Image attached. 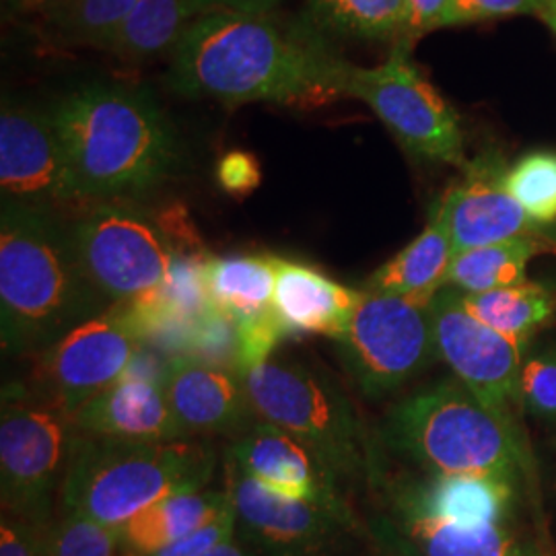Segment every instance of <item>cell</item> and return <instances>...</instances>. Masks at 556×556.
Masks as SVG:
<instances>
[{
  "instance_id": "ab89813d",
  "label": "cell",
  "mask_w": 556,
  "mask_h": 556,
  "mask_svg": "<svg viewBox=\"0 0 556 556\" xmlns=\"http://www.w3.org/2000/svg\"><path fill=\"white\" fill-rule=\"evenodd\" d=\"M371 536L376 540L374 556H422L417 548L400 534L390 517H379L371 523Z\"/></svg>"
},
{
  "instance_id": "7a4b0ae2",
  "label": "cell",
  "mask_w": 556,
  "mask_h": 556,
  "mask_svg": "<svg viewBox=\"0 0 556 556\" xmlns=\"http://www.w3.org/2000/svg\"><path fill=\"white\" fill-rule=\"evenodd\" d=\"M79 200L147 194L176 174L174 124L149 93L122 85H85L52 110Z\"/></svg>"
},
{
  "instance_id": "277c9868",
  "label": "cell",
  "mask_w": 556,
  "mask_h": 556,
  "mask_svg": "<svg viewBox=\"0 0 556 556\" xmlns=\"http://www.w3.org/2000/svg\"><path fill=\"white\" fill-rule=\"evenodd\" d=\"M217 454L199 441L80 435L60 484L62 509L118 530L163 498L204 491Z\"/></svg>"
},
{
  "instance_id": "7c38bea8",
  "label": "cell",
  "mask_w": 556,
  "mask_h": 556,
  "mask_svg": "<svg viewBox=\"0 0 556 556\" xmlns=\"http://www.w3.org/2000/svg\"><path fill=\"white\" fill-rule=\"evenodd\" d=\"M429 314L438 357L484 406L511 417L509 408L519 404L523 346L475 318L462 305L456 289H441Z\"/></svg>"
},
{
  "instance_id": "1f68e13d",
  "label": "cell",
  "mask_w": 556,
  "mask_h": 556,
  "mask_svg": "<svg viewBox=\"0 0 556 556\" xmlns=\"http://www.w3.org/2000/svg\"><path fill=\"white\" fill-rule=\"evenodd\" d=\"M519 406L530 417L556 422V344L523 358L519 376Z\"/></svg>"
},
{
  "instance_id": "3957f363",
  "label": "cell",
  "mask_w": 556,
  "mask_h": 556,
  "mask_svg": "<svg viewBox=\"0 0 556 556\" xmlns=\"http://www.w3.org/2000/svg\"><path fill=\"white\" fill-rule=\"evenodd\" d=\"M100 291L80 268L71 227L54 211L2 200L0 340L7 355L48 349L101 314Z\"/></svg>"
},
{
  "instance_id": "74e56055",
  "label": "cell",
  "mask_w": 556,
  "mask_h": 556,
  "mask_svg": "<svg viewBox=\"0 0 556 556\" xmlns=\"http://www.w3.org/2000/svg\"><path fill=\"white\" fill-rule=\"evenodd\" d=\"M260 165L256 157L243 151L227 153L217 165V181L231 197H245L260 186Z\"/></svg>"
},
{
  "instance_id": "d4e9b609",
  "label": "cell",
  "mask_w": 556,
  "mask_h": 556,
  "mask_svg": "<svg viewBox=\"0 0 556 556\" xmlns=\"http://www.w3.org/2000/svg\"><path fill=\"white\" fill-rule=\"evenodd\" d=\"M542 252H556L555 243L538 238H516L459 252L452 260L445 287L459 293H486L526 282L530 260Z\"/></svg>"
},
{
  "instance_id": "ac0fdd59",
  "label": "cell",
  "mask_w": 556,
  "mask_h": 556,
  "mask_svg": "<svg viewBox=\"0 0 556 556\" xmlns=\"http://www.w3.org/2000/svg\"><path fill=\"white\" fill-rule=\"evenodd\" d=\"M519 484L477 475H431L427 480L400 484L392 511H408L454 526L501 523L519 511Z\"/></svg>"
},
{
  "instance_id": "52a82bcc",
  "label": "cell",
  "mask_w": 556,
  "mask_h": 556,
  "mask_svg": "<svg viewBox=\"0 0 556 556\" xmlns=\"http://www.w3.org/2000/svg\"><path fill=\"white\" fill-rule=\"evenodd\" d=\"M83 433L56 397L17 383L2 390L0 497L2 511L50 519L52 497L64 480Z\"/></svg>"
},
{
  "instance_id": "ee69618b",
  "label": "cell",
  "mask_w": 556,
  "mask_h": 556,
  "mask_svg": "<svg viewBox=\"0 0 556 556\" xmlns=\"http://www.w3.org/2000/svg\"><path fill=\"white\" fill-rule=\"evenodd\" d=\"M542 21L553 29L556 34V15H548V17H542Z\"/></svg>"
},
{
  "instance_id": "8d00e7d4",
  "label": "cell",
  "mask_w": 556,
  "mask_h": 556,
  "mask_svg": "<svg viewBox=\"0 0 556 556\" xmlns=\"http://www.w3.org/2000/svg\"><path fill=\"white\" fill-rule=\"evenodd\" d=\"M236 536H238V519H236V509L231 501V507L225 514H220L215 521L149 556H197Z\"/></svg>"
},
{
  "instance_id": "60d3db41",
  "label": "cell",
  "mask_w": 556,
  "mask_h": 556,
  "mask_svg": "<svg viewBox=\"0 0 556 556\" xmlns=\"http://www.w3.org/2000/svg\"><path fill=\"white\" fill-rule=\"evenodd\" d=\"M200 17L217 11H227V13H248V15H264L273 7H277L280 0H190Z\"/></svg>"
},
{
  "instance_id": "d590c367",
  "label": "cell",
  "mask_w": 556,
  "mask_h": 556,
  "mask_svg": "<svg viewBox=\"0 0 556 556\" xmlns=\"http://www.w3.org/2000/svg\"><path fill=\"white\" fill-rule=\"evenodd\" d=\"M50 523L52 519H36L2 511L0 556H41Z\"/></svg>"
},
{
  "instance_id": "9a60e30c",
  "label": "cell",
  "mask_w": 556,
  "mask_h": 556,
  "mask_svg": "<svg viewBox=\"0 0 556 556\" xmlns=\"http://www.w3.org/2000/svg\"><path fill=\"white\" fill-rule=\"evenodd\" d=\"M505 172L503 157L486 151L466 165L464 178L435 204V211L447 225L454 256L516 238L544 239L556 245L555 227H542L530 219L507 192Z\"/></svg>"
},
{
  "instance_id": "44dd1931",
  "label": "cell",
  "mask_w": 556,
  "mask_h": 556,
  "mask_svg": "<svg viewBox=\"0 0 556 556\" xmlns=\"http://www.w3.org/2000/svg\"><path fill=\"white\" fill-rule=\"evenodd\" d=\"M390 519L422 556H553L544 536L519 516L466 528L408 511H394Z\"/></svg>"
},
{
  "instance_id": "2e32d148",
  "label": "cell",
  "mask_w": 556,
  "mask_h": 556,
  "mask_svg": "<svg viewBox=\"0 0 556 556\" xmlns=\"http://www.w3.org/2000/svg\"><path fill=\"white\" fill-rule=\"evenodd\" d=\"M239 472L280 497L328 507L355 517L338 491L334 475L307 445L275 425L260 420L231 445L229 459Z\"/></svg>"
},
{
  "instance_id": "836d02e7",
  "label": "cell",
  "mask_w": 556,
  "mask_h": 556,
  "mask_svg": "<svg viewBox=\"0 0 556 556\" xmlns=\"http://www.w3.org/2000/svg\"><path fill=\"white\" fill-rule=\"evenodd\" d=\"M238 324V374L245 376L258 369L277 349L278 342L289 337V330L275 312V307L258 318L243 319Z\"/></svg>"
},
{
  "instance_id": "9c48e42d",
  "label": "cell",
  "mask_w": 556,
  "mask_h": 556,
  "mask_svg": "<svg viewBox=\"0 0 556 556\" xmlns=\"http://www.w3.org/2000/svg\"><path fill=\"white\" fill-rule=\"evenodd\" d=\"M71 238L87 280L116 305L160 287L174 256L157 219L119 200L96 202Z\"/></svg>"
},
{
  "instance_id": "f546056e",
  "label": "cell",
  "mask_w": 556,
  "mask_h": 556,
  "mask_svg": "<svg viewBox=\"0 0 556 556\" xmlns=\"http://www.w3.org/2000/svg\"><path fill=\"white\" fill-rule=\"evenodd\" d=\"M505 188L542 227L556 225V151H532L507 167Z\"/></svg>"
},
{
  "instance_id": "d6986e66",
  "label": "cell",
  "mask_w": 556,
  "mask_h": 556,
  "mask_svg": "<svg viewBox=\"0 0 556 556\" xmlns=\"http://www.w3.org/2000/svg\"><path fill=\"white\" fill-rule=\"evenodd\" d=\"M80 433L124 441L188 439L165 394V381L124 374L77 410Z\"/></svg>"
},
{
  "instance_id": "f1b7e54d",
  "label": "cell",
  "mask_w": 556,
  "mask_h": 556,
  "mask_svg": "<svg viewBox=\"0 0 556 556\" xmlns=\"http://www.w3.org/2000/svg\"><path fill=\"white\" fill-rule=\"evenodd\" d=\"M137 0H36L48 27L71 43L110 50Z\"/></svg>"
},
{
  "instance_id": "f6af8a7d",
  "label": "cell",
  "mask_w": 556,
  "mask_h": 556,
  "mask_svg": "<svg viewBox=\"0 0 556 556\" xmlns=\"http://www.w3.org/2000/svg\"><path fill=\"white\" fill-rule=\"evenodd\" d=\"M13 2H25V0H13Z\"/></svg>"
},
{
  "instance_id": "5b68a950",
  "label": "cell",
  "mask_w": 556,
  "mask_h": 556,
  "mask_svg": "<svg viewBox=\"0 0 556 556\" xmlns=\"http://www.w3.org/2000/svg\"><path fill=\"white\" fill-rule=\"evenodd\" d=\"M381 438L429 475H477L521 484L526 452L514 418L484 406L457 379H443L396 404Z\"/></svg>"
},
{
  "instance_id": "484cf974",
  "label": "cell",
  "mask_w": 556,
  "mask_h": 556,
  "mask_svg": "<svg viewBox=\"0 0 556 556\" xmlns=\"http://www.w3.org/2000/svg\"><path fill=\"white\" fill-rule=\"evenodd\" d=\"M459 299L475 318L523 349L556 314V299L551 289L530 280L486 293H459Z\"/></svg>"
},
{
  "instance_id": "4dcf8cb0",
  "label": "cell",
  "mask_w": 556,
  "mask_h": 556,
  "mask_svg": "<svg viewBox=\"0 0 556 556\" xmlns=\"http://www.w3.org/2000/svg\"><path fill=\"white\" fill-rule=\"evenodd\" d=\"M41 556H119L118 530L64 511L50 523Z\"/></svg>"
},
{
  "instance_id": "e575fe53",
  "label": "cell",
  "mask_w": 556,
  "mask_h": 556,
  "mask_svg": "<svg viewBox=\"0 0 556 556\" xmlns=\"http://www.w3.org/2000/svg\"><path fill=\"white\" fill-rule=\"evenodd\" d=\"M536 0H447L438 29L536 13Z\"/></svg>"
},
{
  "instance_id": "d6a6232c",
  "label": "cell",
  "mask_w": 556,
  "mask_h": 556,
  "mask_svg": "<svg viewBox=\"0 0 556 556\" xmlns=\"http://www.w3.org/2000/svg\"><path fill=\"white\" fill-rule=\"evenodd\" d=\"M188 355L238 374V324L211 309L197 321Z\"/></svg>"
},
{
  "instance_id": "8992f818",
  "label": "cell",
  "mask_w": 556,
  "mask_h": 556,
  "mask_svg": "<svg viewBox=\"0 0 556 556\" xmlns=\"http://www.w3.org/2000/svg\"><path fill=\"white\" fill-rule=\"evenodd\" d=\"M243 379L254 413L307 445L338 482L376 478L357 408L334 379L295 361H268Z\"/></svg>"
},
{
  "instance_id": "4fadbf2b",
  "label": "cell",
  "mask_w": 556,
  "mask_h": 556,
  "mask_svg": "<svg viewBox=\"0 0 556 556\" xmlns=\"http://www.w3.org/2000/svg\"><path fill=\"white\" fill-rule=\"evenodd\" d=\"M239 536L260 556H332L357 528L355 517L307 501L280 497L227 462Z\"/></svg>"
},
{
  "instance_id": "30bf717a",
  "label": "cell",
  "mask_w": 556,
  "mask_h": 556,
  "mask_svg": "<svg viewBox=\"0 0 556 556\" xmlns=\"http://www.w3.org/2000/svg\"><path fill=\"white\" fill-rule=\"evenodd\" d=\"M337 342L349 374L369 397L396 392L438 357L427 305L369 291L361 293Z\"/></svg>"
},
{
  "instance_id": "4316f807",
  "label": "cell",
  "mask_w": 556,
  "mask_h": 556,
  "mask_svg": "<svg viewBox=\"0 0 556 556\" xmlns=\"http://www.w3.org/2000/svg\"><path fill=\"white\" fill-rule=\"evenodd\" d=\"M190 0H137L110 50L126 59H149L176 50L188 27L199 20Z\"/></svg>"
},
{
  "instance_id": "5bb4252c",
  "label": "cell",
  "mask_w": 556,
  "mask_h": 556,
  "mask_svg": "<svg viewBox=\"0 0 556 556\" xmlns=\"http://www.w3.org/2000/svg\"><path fill=\"white\" fill-rule=\"evenodd\" d=\"M0 188L2 200L43 211L79 200L52 112L4 100L0 114Z\"/></svg>"
},
{
  "instance_id": "ba28073f",
  "label": "cell",
  "mask_w": 556,
  "mask_h": 556,
  "mask_svg": "<svg viewBox=\"0 0 556 556\" xmlns=\"http://www.w3.org/2000/svg\"><path fill=\"white\" fill-rule=\"evenodd\" d=\"M342 93L363 101L410 155L464 165V132L456 110L418 71L410 43L396 41L392 54L374 68L349 64Z\"/></svg>"
},
{
  "instance_id": "cb8c5ba5",
  "label": "cell",
  "mask_w": 556,
  "mask_h": 556,
  "mask_svg": "<svg viewBox=\"0 0 556 556\" xmlns=\"http://www.w3.org/2000/svg\"><path fill=\"white\" fill-rule=\"evenodd\" d=\"M204 282L211 305L223 316L233 321L258 318L273 309L277 256H211L204 266Z\"/></svg>"
},
{
  "instance_id": "f35d334b",
  "label": "cell",
  "mask_w": 556,
  "mask_h": 556,
  "mask_svg": "<svg viewBox=\"0 0 556 556\" xmlns=\"http://www.w3.org/2000/svg\"><path fill=\"white\" fill-rule=\"evenodd\" d=\"M445 7L447 0H404L402 27L396 41H406L413 46V41L420 36L435 31Z\"/></svg>"
},
{
  "instance_id": "ffe728a7",
  "label": "cell",
  "mask_w": 556,
  "mask_h": 556,
  "mask_svg": "<svg viewBox=\"0 0 556 556\" xmlns=\"http://www.w3.org/2000/svg\"><path fill=\"white\" fill-rule=\"evenodd\" d=\"M363 291L340 285L316 266L278 258L273 307L289 334L340 340Z\"/></svg>"
},
{
  "instance_id": "6da1fadb",
  "label": "cell",
  "mask_w": 556,
  "mask_h": 556,
  "mask_svg": "<svg viewBox=\"0 0 556 556\" xmlns=\"http://www.w3.org/2000/svg\"><path fill=\"white\" fill-rule=\"evenodd\" d=\"M349 64L303 23L217 11L188 27L165 80L197 100L319 108L344 98Z\"/></svg>"
},
{
  "instance_id": "8fae6325",
  "label": "cell",
  "mask_w": 556,
  "mask_h": 556,
  "mask_svg": "<svg viewBox=\"0 0 556 556\" xmlns=\"http://www.w3.org/2000/svg\"><path fill=\"white\" fill-rule=\"evenodd\" d=\"M142 346L147 344L118 303L80 321L43 351L41 388L77 415L80 406L124 378Z\"/></svg>"
},
{
  "instance_id": "7bdbcfd3",
  "label": "cell",
  "mask_w": 556,
  "mask_h": 556,
  "mask_svg": "<svg viewBox=\"0 0 556 556\" xmlns=\"http://www.w3.org/2000/svg\"><path fill=\"white\" fill-rule=\"evenodd\" d=\"M536 15L540 20L548 17V15H556V0H536Z\"/></svg>"
},
{
  "instance_id": "603a6c76",
  "label": "cell",
  "mask_w": 556,
  "mask_h": 556,
  "mask_svg": "<svg viewBox=\"0 0 556 556\" xmlns=\"http://www.w3.org/2000/svg\"><path fill=\"white\" fill-rule=\"evenodd\" d=\"M231 507V493L197 491L163 498L128 519L119 534V556H149L194 534Z\"/></svg>"
},
{
  "instance_id": "e0dca14e",
  "label": "cell",
  "mask_w": 556,
  "mask_h": 556,
  "mask_svg": "<svg viewBox=\"0 0 556 556\" xmlns=\"http://www.w3.org/2000/svg\"><path fill=\"white\" fill-rule=\"evenodd\" d=\"M165 394L186 435L236 431L254 410L243 376L190 355L167 361Z\"/></svg>"
},
{
  "instance_id": "83f0119b",
  "label": "cell",
  "mask_w": 556,
  "mask_h": 556,
  "mask_svg": "<svg viewBox=\"0 0 556 556\" xmlns=\"http://www.w3.org/2000/svg\"><path fill=\"white\" fill-rule=\"evenodd\" d=\"M404 0H307L303 25L321 38L397 40Z\"/></svg>"
},
{
  "instance_id": "b9f144b4",
  "label": "cell",
  "mask_w": 556,
  "mask_h": 556,
  "mask_svg": "<svg viewBox=\"0 0 556 556\" xmlns=\"http://www.w3.org/2000/svg\"><path fill=\"white\" fill-rule=\"evenodd\" d=\"M197 556H260L258 553H254V551H250V548H245L243 544H239L236 538H231V540H225V542H220L217 546H213V548H208V551H204V553H200Z\"/></svg>"
},
{
  "instance_id": "7402d4cb",
  "label": "cell",
  "mask_w": 556,
  "mask_h": 556,
  "mask_svg": "<svg viewBox=\"0 0 556 556\" xmlns=\"http://www.w3.org/2000/svg\"><path fill=\"white\" fill-rule=\"evenodd\" d=\"M454 260V245L445 220L433 208L422 233L402 248L394 258L381 264L367 278L365 291L394 295L431 305L439 291L445 289V278Z\"/></svg>"
}]
</instances>
